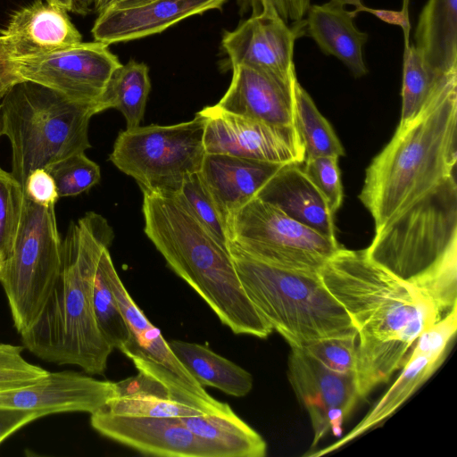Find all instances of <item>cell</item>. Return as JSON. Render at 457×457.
I'll return each instance as SVG.
<instances>
[{
	"instance_id": "cell-1",
	"label": "cell",
	"mask_w": 457,
	"mask_h": 457,
	"mask_svg": "<svg viewBox=\"0 0 457 457\" xmlns=\"http://www.w3.org/2000/svg\"><path fill=\"white\" fill-rule=\"evenodd\" d=\"M319 273L357 331L355 379L364 399L402 367L407 351L441 314L413 285L371 261L365 249L342 247Z\"/></svg>"
},
{
	"instance_id": "cell-2",
	"label": "cell",
	"mask_w": 457,
	"mask_h": 457,
	"mask_svg": "<svg viewBox=\"0 0 457 457\" xmlns=\"http://www.w3.org/2000/svg\"><path fill=\"white\" fill-rule=\"evenodd\" d=\"M113 237L108 221L94 212L70 224L58 280L37 320L21 334L23 346L37 358L104 375L113 348L95 317L91 280L101 250Z\"/></svg>"
},
{
	"instance_id": "cell-3",
	"label": "cell",
	"mask_w": 457,
	"mask_h": 457,
	"mask_svg": "<svg viewBox=\"0 0 457 457\" xmlns=\"http://www.w3.org/2000/svg\"><path fill=\"white\" fill-rule=\"evenodd\" d=\"M457 71L446 74L411 119L399 122L365 171L359 199L375 231L456 171Z\"/></svg>"
},
{
	"instance_id": "cell-4",
	"label": "cell",
	"mask_w": 457,
	"mask_h": 457,
	"mask_svg": "<svg viewBox=\"0 0 457 457\" xmlns=\"http://www.w3.org/2000/svg\"><path fill=\"white\" fill-rule=\"evenodd\" d=\"M142 193L145 234L168 266L233 333L268 337L272 328L245 292L228 246L177 196Z\"/></svg>"
},
{
	"instance_id": "cell-5",
	"label": "cell",
	"mask_w": 457,
	"mask_h": 457,
	"mask_svg": "<svg viewBox=\"0 0 457 457\" xmlns=\"http://www.w3.org/2000/svg\"><path fill=\"white\" fill-rule=\"evenodd\" d=\"M367 256L420 289L446 274H457L455 172L375 231Z\"/></svg>"
},
{
	"instance_id": "cell-6",
	"label": "cell",
	"mask_w": 457,
	"mask_h": 457,
	"mask_svg": "<svg viewBox=\"0 0 457 457\" xmlns=\"http://www.w3.org/2000/svg\"><path fill=\"white\" fill-rule=\"evenodd\" d=\"M228 245L247 296L290 347L357 334L345 308L326 287L319 272L273 265L231 244Z\"/></svg>"
},
{
	"instance_id": "cell-7",
	"label": "cell",
	"mask_w": 457,
	"mask_h": 457,
	"mask_svg": "<svg viewBox=\"0 0 457 457\" xmlns=\"http://www.w3.org/2000/svg\"><path fill=\"white\" fill-rule=\"evenodd\" d=\"M95 114V105L43 85H13L0 99V131L10 141L11 172L21 186L32 170L90 148L88 126Z\"/></svg>"
},
{
	"instance_id": "cell-8",
	"label": "cell",
	"mask_w": 457,
	"mask_h": 457,
	"mask_svg": "<svg viewBox=\"0 0 457 457\" xmlns=\"http://www.w3.org/2000/svg\"><path fill=\"white\" fill-rule=\"evenodd\" d=\"M54 207L37 205L24 195L18 234L0 276L20 335L37 320L61 273L62 240Z\"/></svg>"
},
{
	"instance_id": "cell-9",
	"label": "cell",
	"mask_w": 457,
	"mask_h": 457,
	"mask_svg": "<svg viewBox=\"0 0 457 457\" xmlns=\"http://www.w3.org/2000/svg\"><path fill=\"white\" fill-rule=\"evenodd\" d=\"M204 125V118L196 112L186 122L126 129L118 135L109 159L142 192L174 195L201 169Z\"/></svg>"
},
{
	"instance_id": "cell-10",
	"label": "cell",
	"mask_w": 457,
	"mask_h": 457,
	"mask_svg": "<svg viewBox=\"0 0 457 457\" xmlns=\"http://www.w3.org/2000/svg\"><path fill=\"white\" fill-rule=\"evenodd\" d=\"M228 244L262 262L320 272L342 246L256 196L227 220Z\"/></svg>"
},
{
	"instance_id": "cell-11",
	"label": "cell",
	"mask_w": 457,
	"mask_h": 457,
	"mask_svg": "<svg viewBox=\"0 0 457 457\" xmlns=\"http://www.w3.org/2000/svg\"><path fill=\"white\" fill-rule=\"evenodd\" d=\"M98 262L130 332V339L120 352L138 373L162 386L170 399L204 413L226 409L228 404L216 400L199 385L172 352L161 330L134 302L114 268L109 247L101 250Z\"/></svg>"
},
{
	"instance_id": "cell-12",
	"label": "cell",
	"mask_w": 457,
	"mask_h": 457,
	"mask_svg": "<svg viewBox=\"0 0 457 457\" xmlns=\"http://www.w3.org/2000/svg\"><path fill=\"white\" fill-rule=\"evenodd\" d=\"M17 62L24 80L52 88L71 101L95 105L96 109L111 77L121 65L108 46L98 41L17 58Z\"/></svg>"
},
{
	"instance_id": "cell-13",
	"label": "cell",
	"mask_w": 457,
	"mask_h": 457,
	"mask_svg": "<svg viewBox=\"0 0 457 457\" xmlns=\"http://www.w3.org/2000/svg\"><path fill=\"white\" fill-rule=\"evenodd\" d=\"M204 120L205 153L256 161L301 164L304 150L295 126L272 125L216 105L198 112Z\"/></svg>"
},
{
	"instance_id": "cell-14",
	"label": "cell",
	"mask_w": 457,
	"mask_h": 457,
	"mask_svg": "<svg viewBox=\"0 0 457 457\" xmlns=\"http://www.w3.org/2000/svg\"><path fill=\"white\" fill-rule=\"evenodd\" d=\"M287 377L310 417L312 447L329 431L340 436L346 418L360 399L355 374L333 371L302 348L291 347Z\"/></svg>"
},
{
	"instance_id": "cell-15",
	"label": "cell",
	"mask_w": 457,
	"mask_h": 457,
	"mask_svg": "<svg viewBox=\"0 0 457 457\" xmlns=\"http://www.w3.org/2000/svg\"><path fill=\"white\" fill-rule=\"evenodd\" d=\"M303 34V20L289 27L273 10L262 9L225 31L221 46L231 68L245 65L291 80L296 76L295 41Z\"/></svg>"
},
{
	"instance_id": "cell-16",
	"label": "cell",
	"mask_w": 457,
	"mask_h": 457,
	"mask_svg": "<svg viewBox=\"0 0 457 457\" xmlns=\"http://www.w3.org/2000/svg\"><path fill=\"white\" fill-rule=\"evenodd\" d=\"M90 415V424L96 432L144 454L220 457L215 447L195 436L179 418L120 416L103 409Z\"/></svg>"
},
{
	"instance_id": "cell-17",
	"label": "cell",
	"mask_w": 457,
	"mask_h": 457,
	"mask_svg": "<svg viewBox=\"0 0 457 457\" xmlns=\"http://www.w3.org/2000/svg\"><path fill=\"white\" fill-rule=\"evenodd\" d=\"M117 395L116 382L74 371H48L37 383L1 391L0 407L37 411L43 416L73 411L91 414Z\"/></svg>"
},
{
	"instance_id": "cell-18",
	"label": "cell",
	"mask_w": 457,
	"mask_h": 457,
	"mask_svg": "<svg viewBox=\"0 0 457 457\" xmlns=\"http://www.w3.org/2000/svg\"><path fill=\"white\" fill-rule=\"evenodd\" d=\"M232 71L230 85L217 107L272 125L295 126L293 87L296 76L285 80L245 65L234 66Z\"/></svg>"
},
{
	"instance_id": "cell-19",
	"label": "cell",
	"mask_w": 457,
	"mask_h": 457,
	"mask_svg": "<svg viewBox=\"0 0 457 457\" xmlns=\"http://www.w3.org/2000/svg\"><path fill=\"white\" fill-rule=\"evenodd\" d=\"M227 0H153L145 4L99 14L95 41L107 46L160 33L185 18L219 9Z\"/></svg>"
},
{
	"instance_id": "cell-20",
	"label": "cell",
	"mask_w": 457,
	"mask_h": 457,
	"mask_svg": "<svg viewBox=\"0 0 457 457\" xmlns=\"http://www.w3.org/2000/svg\"><path fill=\"white\" fill-rule=\"evenodd\" d=\"M0 34L8 40L16 58L46 54L82 42L67 11L43 0L14 12Z\"/></svg>"
},
{
	"instance_id": "cell-21",
	"label": "cell",
	"mask_w": 457,
	"mask_h": 457,
	"mask_svg": "<svg viewBox=\"0 0 457 457\" xmlns=\"http://www.w3.org/2000/svg\"><path fill=\"white\" fill-rule=\"evenodd\" d=\"M284 164L205 153L199 174L227 222Z\"/></svg>"
},
{
	"instance_id": "cell-22",
	"label": "cell",
	"mask_w": 457,
	"mask_h": 457,
	"mask_svg": "<svg viewBox=\"0 0 457 457\" xmlns=\"http://www.w3.org/2000/svg\"><path fill=\"white\" fill-rule=\"evenodd\" d=\"M256 197L320 234L337 239L328 203L299 164H284L263 185Z\"/></svg>"
},
{
	"instance_id": "cell-23",
	"label": "cell",
	"mask_w": 457,
	"mask_h": 457,
	"mask_svg": "<svg viewBox=\"0 0 457 457\" xmlns=\"http://www.w3.org/2000/svg\"><path fill=\"white\" fill-rule=\"evenodd\" d=\"M303 22V33L310 36L320 50L339 59L355 78L368 72L362 48L368 34L359 30L352 12L345 6L328 1L310 5Z\"/></svg>"
},
{
	"instance_id": "cell-24",
	"label": "cell",
	"mask_w": 457,
	"mask_h": 457,
	"mask_svg": "<svg viewBox=\"0 0 457 457\" xmlns=\"http://www.w3.org/2000/svg\"><path fill=\"white\" fill-rule=\"evenodd\" d=\"M445 354L414 345L405 358L399 376L367 415L338 442L308 456H320L340 448L351 440L380 425L403 405L437 370Z\"/></svg>"
},
{
	"instance_id": "cell-25",
	"label": "cell",
	"mask_w": 457,
	"mask_h": 457,
	"mask_svg": "<svg viewBox=\"0 0 457 457\" xmlns=\"http://www.w3.org/2000/svg\"><path fill=\"white\" fill-rule=\"evenodd\" d=\"M413 45L436 73L457 71V0H428L418 20Z\"/></svg>"
},
{
	"instance_id": "cell-26",
	"label": "cell",
	"mask_w": 457,
	"mask_h": 457,
	"mask_svg": "<svg viewBox=\"0 0 457 457\" xmlns=\"http://www.w3.org/2000/svg\"><path fill=\"white\" fill-rule=\"evenodd\" d=\"M195 436L215 447L220 457H263L267 445L262 436L232 408L216 413L179 418Z\"/></svg>"
},
{
	"instance_id": "cell-27",
	"label": "cell",
	"mask_w": 457,
	"mask_h": 457,
	"mask_svg": "<svg viewBox=\"0 0 457 457\" xmlns=\"http://www.w3.org/2000/svg\"><path fill=\"white\" fill-rule=\"evenodd\" d=\"M170 347L193 378L204 387L209 386L236 397H243L253 388L252 375L206 345L171 340Z\"/></svg>"
},
{
	"instance_id": "cell-28",
	"label": "cell",
	"mask_w": 457,
	"mask_h": 457,
	"mask_svg": "<svg viewBox=\"0 0 457 457\" xmlns=\"http://www.w3.org/2000/svg\"><path fill=\"white\" fill-rule=\"evenodd\" d=\"M146 64L129 60L111 77L97 105V113L114 108L126 120V129L140 126L151 89Z\"/></svg>"
},
{
	"instance_id": "cell-29",
	"label": "cell",
	"mask_w": 457,
	"mask_h": 457,
	"mask_svg": "<svg viewBox=\"0 0 457 457\" xmlns=\"http://www.w3.org/2000/svg\"><path fill=\"white\" fill-rule=\"evenodd\" d=\"M294 125L302 142L305 159L345 154V150L329 122L297 79L293 87ZM304 159V160H305Z\"/></svg>"
},
{
	"instance_id": "cell-30",
	"label": "cell",
	"mask_w": 457,
	"mask_h": 457,
	"mask_svg": "<svg viewBox=\"0 0 457 457\" xmlns=\"http://www.w3.org/2000/svg\"><path fill=\"white\" fill-rule=\"evenodd\" d=\"M445 75L438 74L429 68L414 45L406 43L400 122L411 119L419 112Z\"/></svg>"
},
{
	"instance_id": "cell-31",
	"label": "cell",
	"mask_w": 457,
	"mask_h": 457,
	"mask_svg": "<svg viewBox=\"0 0 457 457\" xmlns=\"http://www.w3.org/2000/svg\"><path fill=\"white\" fill-rule=\"evenodd\" d=\"M91 297L95 317L103 337L113 349L121 351L130 339V332L98 258L92 275Z\"/></svg>"
},
{
	"instance_id": "cell-32",
	"label": "cell",
	"mask_w": 457,
	"mask_h": 457,
	"mask_svg": "<svg viewBox=\"0 0 457 457\" xmlns=\"http://www.w3.org/2000/svg\"><path fill=\"white\" fill-rule=\"evenodd\" d=\"M101 409L114 415L149 418H180L204 413L168 396L147 392L118 395Z\"/></svg>"
},
{
	"instance_id": "cell-33",
	"label": "cell",
	"mask_w": 457,
	"mask_h": 457,
	"mask_svg": "<svg viewBox=\"0 0 457 457\" xmlns=\"http://www.w3.org/2000/svg\"><path fill=\"white\" fill-rule=\"evenodd\" d=\"M45 169L53 177L59 197L76 196L96 185L101 179L97 163L84 153H77L52 162Z\"/></svg>"
},
{
	"instance_id": "cell-34",
	"label": "cell",
	"mask_w": 457,
	"mask_h": 457,
	"mask_svg": "<svg viewBox=\"0 0 457 457\" xmlns=\"http://www.w3.org/2000/svg\"><path fill=\"white\" fill-rule=\"evenodd\" d=\"M174 195L216 238L221 243L228 245L226 221L204 184L199 172L188 176L179 191Z\"/></svg>"
},
{
	"instance_id": "cell-35",
	"label": "cell",
	"mask_w": 457,
	"mask_h": 457,
	"mask_svg": "<svg viewBox=\"0 0 457 457\" xmlns=\"http://www.w3.org/2000/svg\"><path fill=\"white\" fill-rule=\"evenodd\" d=\"M24 191L12 172L0 167V252L10 256L21 219Z\"/></svg>"
},
{
	"instance_id": "cell-36",
	"label": "cell",
	"mask_w": 457,
	"mask_h": 457,
	"mask_svg": "<svg viewBox=\"0 0 457 457\" xmlns=\"http://www.w3.org/2000/svg\"><path fill=\"white\" fill-rule=\"evenodd\" d=\"M357 334L329 337L306 344L302 347L326 368L339 373H354L357 364Z\"/></svg>"
},
{
	"instance_id": "cell-37",
	"label": "cell",
	"mask_w": 457,
	"mask_h": 457,
	"mask_svg": "<svg viewBox=\"0 0 457 457\" xmlns=\"http://www.w3.org/2000/svg\"><path fill=\"white\" fill-rule=\"evenodd\" d=\"M22 349L0 343V392L33 385L47 375L46 370L23 358Z\"/></svg>"
},
{
	"instance_id": "cell-38",
	"label": "cell",
	"mask_w": 457,
	"mask_h": 457,
	"mask_svg": "<svg viewBox=\"0 0 457 457\" xmlns=\"http://www.w3.org/2000/svg\"><path fill=\"white\" fill-rule=\"evenodd\" d=\"M304 161L303 170L325 197L330 212L334 214L343 201L338 157L319 156Z\"/></svg>"
},
{
	"instance_id": "cell-39",
	"label": "cell",
	"mask_w": 457,
	"mask_h": 457,
	"mask_svg": "<svg viewBox=\"0 0 457 457\" xmlns=\"http://www.w3.org/2000/svg\"><path fill=\"white\" fill-rule=\"evenodd\" d=\"M23 191L28 199L43 207L55 205L60 198L55 182L45 168L36 169L29 174Z\"/></svg>"
},
{
	"instance_id": "cell-40",
	"label": "cell",
	"mask_w": 457,
	"mask_h": 457,
	"mask_svg": "<svg viewBox=\"0 0 457 457\" xmlns=\"http://www.w3.org/2000/svg\"><path fill=\"white\" fill-rule=\"evenodd\" d=\"M253 14L262 9L273 10L286 23L303 20L309 8L310 0H248Z\"/></svg>"
},
{
	"instance_id": "cell-41",
	"label": "cell",
	"mask_w": 457,
	"mask_h": 457,
	"mask_svg": "<svg viewBox=\"0 0 457 457\" xmlns=\"http://www.w3.org/2000/svg\"><path fill=\"white\" fill-rule=\"evenodd\" d=\"M17 58L8 40L0 34V98L15 84L23 81Z\"/></svg>"
},
{
	"instance_id": "cell-42",
	"label": "cell",
	"mask_w": 457,
	"mask_h": 457,
	"mask_svg": "<svg viewBox=\"0 0 457 457\" xmlns=\"http://www.w3.org/2000/svg\"><path fill=\"white\" fill-rule=\"evenodd\" d=\"M44 417L40 412L0 407V445L16 431Z\"/></svg>"
},
{
	"instance_id": "cell-43",
	"label": "cell",
	"mask_w": 457,
	"mask_h": 457,
	"mask_svg": "<svg viewBox=\"0 0 457 457\" xmlns=\"http://www.w3.org/2000/svg\"><path fill=\"white\" fill-rule=\"evenodd\" d=\"M352 14L355 17L360 12H368L378 18L379 20L392 24L402 27L405 35H408L410 29V23L408 19V13L405 9L402 11H392V10H382V9H372L364 6L363 4L353 11H351Z\"/></svg>"
},
{
	"instance_id": "cell-44",
	"label": "cell",
	"mask_w": 457,
	"mask_h": 457,
	"mask_svg": "<svg viewBox=\"0 0 457 457\" xmlns=\"http://www.w3.org/2000/svg\"><path fill=\"white\" fill-rule=\"evenodd\" d=\"M153 0H98L95 10L98 15L112 10H120L137 7Z\"/></svg>"
},
{
	"instance_id": "cell-45",
	"label": "cell",
	"mask_w": 457,
	"mask_h": 457,
	"mask_svg": "<svg viewBox=\"0 0 457 457\" xmlns=\"http://www.w3.org/2000/svg\"><path fill=\"white\" fill-rule=\"evenodd\" d=\"M98 0H72L71 12L85 15L92 11Z\"/></svg>"
},
{
	"instance_id": "cell-46",
	"label": "cell",
	"mask_w": 457,
	"mask_h": 457,
	"mask_svg": "<svg viewBox=\"0 0 457 457\" xmlns=\"http://www.w3.org/2000/svg\"><path fill=\"white\" fill-rule=\"evenodd\" d=\"M46 2L60 6L67 12H71L72 10V0H46Z\"/></svg>"
},
{
	"instance_id": "cell-47",
	"label": "cell",
	"mask_w": 457,
	"mask_h": 457,
	"mask_svg": "<svg viewBox=\"0 0 457 457\" xmlns=\"http://www.w3.org/2000/svg\"><path fill=\"white\" fill-rule=\"evenodd\" d=\"M329 1L338 4H341L343 6L353 5L355 8H358L362 5L361 0H329Z\"/></svg>"
},
{
	"instance_id": "cell-48",
	"label": "cell",
	"mask_w": 457,
	"mask_h": 457,
	"mask_svg": "<svg viewBox=\"0 0 457 457\" xmlns=\"http://www.w3.org/2000/svg\"><path fill=\"white\" fill-rule=\"evenodd\" d=\"M4 263V259L0 252V276H1V273L3 270Z\"/></svg>"
},
{
	"instance_id": "cell-49",
	"label": "cell",
	"mask_w": 457,
	"mask_h": 457,
	"mask_svg": "<svg viewBox=\"0 0 457 457\" xmlns=\"http://www.w3.org/2000/svg\"><path fill=\"white\" fill-rule=\"evenodd\" d=\"M0 99H1V98H0ZM1 136H2V134H1V131H0V137H1Z\"/></svg>"
}]
</instances>
